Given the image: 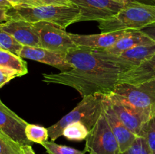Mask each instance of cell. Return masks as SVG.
I'll use <instances>...</instances> for the list:
<instances>
[{"label":"cell","mask_w":155,"mask_h":154,"mask_svg":"<svg viewBox=\"0 0 155 154\" xmlns=\"http://www.w3.org/2000/svg\"><path fill=\"white\" fill-rule=\"evenodd\" d=\"M65 57L71 69L58 73H42V81L73 88L82 98L110 94L124 72L121 68L103 60L90 48L76 46L66 53Z\"/></svg>","instance_id":"6da1fadb"},{"label":"cell","mask_w":155,"mask_h":154,"mask_svg":"<svg viewBox=\"0 0 155 154\" xmlns=\"http://www.w3.org/2000/svg\"><path fill=\"white\" fill-rule=\"evenodd\" d=\"M8 14L13 20H21L35 24L48 22L66 29L70 25L78 22L80 10L73 5L15 6L8 10Z\"/></svg>","instance_id":"7a4b0ae2"},{"label":"cell","mask_w":155,"mask_h":154,"mask_svg":"<svg viewBox=\"0 0 155 154\" xmlns=\"http://www.w3.org/2000/svg\"><path fill=\"white\" fill-rule=\"evenodd\" d=\"M155 24V5L133 4L108 19L98 22L101 33L140 30Z\"/></svg>","instance_id":"3957f363"},{"label":"cell","mask_w":155,"mask_h":154,"mask_svg":"<svg viewBox=\"0 0 155 154\" xmlns=\"http://www.w3.org/2000/svg\"><path fill=\"white\" fill-rule=\"evenodd\" d=\"M104 98V94H95L83 98L74 110L47 128L51 141H54L62 136L65 127L72 122H82L90 131L102 113Z\"/></svg>","instance_id":"277c9868"},{"label":"cell","mask_w":155,"mask_h":154,"mask_svg":"<svg viewBox=\"0 0 155 154\" xmlns=\"http://www.w3.org/2000/svg\"><path fill=\"white\" fill-rule=\"evenodd\" d=\"M111 94L150 118L155 116V79L138 85L118 83Z\"/></svg>","instance_id":"5b68a950"},{"label":"cell","mask_w":155,"mask_h":154,"mask_svg":"<svg viewBox=\"0 0 155 154\" xmlns=\"http://www.w3.org/2000/svg\"><path fill=\"white\" fill-rule=\"evenodd\" d=\"M85 152L89 154H120L119 144L102 113L86 139Z\"/></svg>","instance_id":"8992f818"},{"label":"cell","mask_w":155,"mask_h":154,"mask_svg":"<svg viewBox=\"0 0 155 154\" xmlns=\"http://www.w3.org/2000/svg\"><path fill=\"white\" fill-rule=\"evenodd\" d=\"M80 10L78 22L99 21L114 16L130 5L114 0H70ZM133 5V4H132Z\"/></svg>","instance_id":"52a82bcc"},{"label":"cell","mask_w":155,"mask_h":154,"mask_svg":"<svg viewBox=\"0 0 155 154\" xmlns=\"http://www.w3.org/2000/svg\"><path fill=\"white\" fill-rule=\"evenodd\" d=\"M33 24L39 34L42 48L65 54L77 46L65 29L48 22Z\"/></svg>","instance_id":"ba28073f"},{"label":"cell","mask_w":155,"mask_h":154,"mask_svg":"<svg viewBox=\"0 0 155 154\" xmlns=\"http://www.w3.org/2000/svg\"><path fill=\"white\" fill-rule=\"evenodd\" d=\"M107 97L115 113L124 125L137 137H144L145 125L152 118L123 103L111 93L107 95Z\"/></svg>","instance_id":"9c48e42d"},{"label":"cell","mask_w":155,"mask_h":154,"mask_svg":"<svg viewBox=\"0 0 155 154\" xmlns=\"http://www.w3.org/2000/svg\"><path fill=\"white\" fill-rule=\"evenodd\" d=\"M92 51L103 60L117 65L125 72L136 67L142 62L154 55L155 54V45L138 46L124 51L117 55L103 54L95 50Z\"/></svg>","instance_id":"30bf717a"},{"label":"cell","mask_w":155,"mask_h":154,"mask_svg":"<svg viewBox=\"0 0 155 154\" xmlns=\"http://www.w3.org/2000/svg\"><path fill=\"white\" fill-rule=\"evenodd\" d=\"M27 123L2 102L0 103V131L21 146L33 143L27 139L25 134Z\"/></svg>","instance_id":"8fae6325"},{"label":"cell","mask_w":155,"mask_h":154,"mask_svg":"<svg viewBox=\"0 0 155 154\" xmlns=\"http://www.w3.org/2000/svg\"><path fill=\"white\" fill-rule=\"evenodd\" d=\"M103 112L119 144L120 153L127 151L137 137L124 125L112 108L107 95H104Z\"/></svg>","instance_id":"7c38bea8"},{"label":"cell","mask_w":155,"mask_h":154,"mask_svg":"<svg viewBox=\"0 0 155 154\" xmlns=\"http://www.w3.org/2000/svg\"><path fill=\"white\" fill-rule=\"evenodd\" d=\"M65 54L42 47L24 46L20 53V57L45 63L60 69L61 72H64L71 69V65L67 61Z\"/></svg>","instance_id":"4fadbf2b"},{"label":"cell","mask_w":155,"mask_h":154,"mask_svg":"<svg viewBox=\"0 0 155 154\" xmlns=\"http://www.w3.org/2000/svg\"><path fill=\"white\" fill-rule=\"evenodd\" d=\"M0 28L12 35L24 46L41 47L40 39L33 24L21 20H13L0 25Z\"/></svg>","instance_id":"5bb4252c"},{"label":"cell","mask_w":155,"mask_h":154,"mask_svg":"<svg viewBox=\"0 0 155 154\" xmlns=\"http://www.w3.org/2000/svg\"><path fill=\"white\" fill-rule=\"evenodd\" d=\"M127 31L128 30H123L91 35H80L70 33V36L77 46L92 50H101L110 48L114 45L127 33Z\"/></svg>","instance_id":"9a60e30c"},{"label":"cell","mask_w":155,"mask_h":154,"mask_svg":"<svg viewBox=\"0 0 155 154\" xmlns=\"http://www.w3.org/2000/svg\"><path fill=\"white\" fill-rule=\"evenodd\" d=\"M155 42L139 30H128L124 36L110 48L95 50L103 54L117 55L124 51L142 45H154Z\"/></svg>","instance_id":"2e32d148"},{"label":"cell","mask_w":155,"mask_h":154,"mask_svg":"<svg viewBox=\"0 0 155 154\" xmlns=\"http://www.w3.org/2000/svg\"><path fill=\"white\" fill-rule=\"evenodd\" d=\"M155 79V54L136 67L121 73L119 83L138 85Z\"/></svg>","instance_id":"e0dca14e"},{"label":"cell","mask_w":155,"mask_h":154,"mask_svg":"<svg viewBox=\"0 0 155 154\" xmlns=\"http://www.w3.org/2000/svg\"><path fill=\"white\" fill-rule=\"evenodd\" d=\"M0 67L15 71L20 76L26 75L28 72L27 63L23 60L22 57L2 49H0Z\"/></svg>","instance_id":"ac0fdd59"},{"label":"cell","mask_w":155,"mask_h":154,"mask_svg":"<svg viewBox=\"0 0 155 154\" xmlns=\"http://www.w3.org/2000/svg\"><path fill=\"white\" fill-rule=\"evenodd\" d=\"M89 133V129L84 124L80 122H75L65 127L62 136L69 140L80 141L86 140Z\"/></svg>","instance_id":"d6986e66"},{"label":"cell","mask_w":155,"mask_h":154,"mask_svg":"<svg viewBox=\"0 0 155 154\" xmlns=\"http://www.w3.org/2000/svg\"><path fill=\"white\" fill-rule=\"evenodd\" d=\"M25 134L30 142L41 145L48 141V139L49 138L48 131L46 128L34 124L27 123L25 128Z\"/></svg>","instance_id":"ffe728a7"},{"label":"cell","mask_w":155,"mask_h":154,"mask_svg":"<svg viewBox=\"0 0 155 154\" xmlns=\"http://www.w3.org/2000/svg\"><path fill=\"white\" fill-rule=\"evenodd\" d=\"M24 45L18 42L12 35L0 28V49L9 51L20 57Z\"/></svg>","instance_id":"44dd1931"},{"label":"cell","mask_w":155,"mask_h":154,"mask_svg":"<svg viewBox=\"0 0 155 154\" xmlns=\"http://www.w3.org/2000/svg\"><path fill=\"white\" fill-rule=\"evenodd\" d=\"M0 154H24L22 146L0 131Z\"/></svg>","instance_id":"7402d4cb"},{"label":"cell","mask_w":155,"mask_h":154,"mask_svg":"<svg viewBox=\"0 0 155 154\" xmlns=\"http://www.w3.org/2000/svg\"><path fill=\"white\" fill-rule=\"evenodd\" d=\"M48 154H85V151H80L71 146L61 145L54 141L45 142L42 144Z\"/></svg>","instance_id":"603a6c76"},{"label":"cell","mask_w":155,"mask_h":154,"mask_svg":"<svg viewBox=\"0 0 155 154\" xmlns=\"http://www.w3.org/2000/svg\"><path fill=\"white\" fill-rule=\"evenodd\" d=\"M120 154H151L145 137H137L133 144Z\"/></svg>","instance_id":"cb8c5ba5"},{"label":"cell","mask_w":155,"mask_h":154,"mask_svg":"<svg viewBox=\"0 0 155 154\" xmlns=\"http://www.w3.org/2000/svg\"><path fill=\"white\" fill-rule=\"evenodd\" d=\"M144 137H145L148 142L151 154H155V116L147 122Z\"/></svg>","instance_id":"d4e9b609"},{"label":"cell","mask_w":155,"mask_h":154,"mask_svg":"<svg viewBox=\"0 0 155 154\" xmlns=\"http://www.w3.org/2000/svg\"><path fill=\"white\" fill-rule=\"evenodd\" d=\"M16 77H20V75L15 71L0 67V88Z\"/></svg>","instance_id":"484cf974"},{"label":"cell","mask_w":155,"mask_h":154,"mask_svg":"<svg viewBox=\"0 0 155 154\" xmlns=\"http://www.w3.org/2000/svg\"><path fill=\"white\" fill-rule=\"evenodd\" d=\"M15 6H40L44 5L39 0H8Z\"/></svg>","instance_id":"4316f807"},{"label":"cell","mask_w":155,"mask_h":154,"mask_svg":"<svg viewBox=\"0 0 155 154\" xmlns=\"http://www.w3.org/2000/svg\"><path fill=\"white\" fill-rule=\"evenodd\" d=\"M44 5H73L70 0H39Z\"/></svg>","instance_id":"83f0119b"},{"label":"cell","mask_w":155,"mask_h":154,"mask_svg":"<svg viewBox=\"0 0 155 154\" xmlns=\"http://www.w3.org/2000/svg\"><path fill=\"white\" fill-rule=\"evenodd\" d=\"M139 31L148 37H149L151 40H153L155 42V24L148 26V27L140 30Z\"/></svg>","instance_id":"f1b7e54d"},{"label":"cell","mask_w":155,"mask_h":154,"mask_svg":"<svg viewBox=\"0 0 155 154\" xmlns=\"http://www.w3.org/2000/svg\"><path fill=\"white\" fill-rule=\"evenodd\" d=\"M114 1L120 2L125 3L127 5L132 4H143V5H155V0H114Z\"/></svg>","instance_id":"f546056e"},{"label":"cell","mask_w":155,"mask_h":154,"mask_svg":"<svg viewBox=\"0 0 155 154\" xmlns=\"http://www.w3.org/2000/svg\"><path fill=\"white\" fill-rule=\"evenodd\" d=\"M11 18L8 14V10L5 8L0 7V25L5 24L8 21H11Z\"/></svg>","instance_id":"4dcf8cb0"},{"label":"cell","mask_w":155,"mask_h":154,"mask_svg":"<svg viewBox=\"0 0 155 154\" xmlns=\"http://www.w3.org/2000/svg\"><path fill=\"white\" fill-rule=\"evenodd\" d=\"M22 150L24 154H36L33 150L32 145H24L22 146Z\"/></svg>","instance_id":"1f68e13d"},{"label":"cell","mask_w":155,"mask_h":154,"mask_svg":"<svg viewBox=\"0 0 155 154\" xmlns=\"http://www.w3.org/2000/svg\"><path fill=\"white\" fill-rule=\"evenodd\" d=\"M0 7L7 9V10H9L12 8H13L14 6L8 0H0Z\"/></svg>","instance_id":"d6a6232c"},{"label":"cell","mask_w":155,"mask_h":154,"mask_svg":"<svg viewBox=\"0 0 155 154\" xmlns=\"http://www.w3.org/2000/svg\"><path fill=\"white\" fill-rule=\"evenodd\" d=\"M2 102V101H1V100H0V103H1Z\"/></svg>","instance_id":"836d02e7"}]
</instances>
